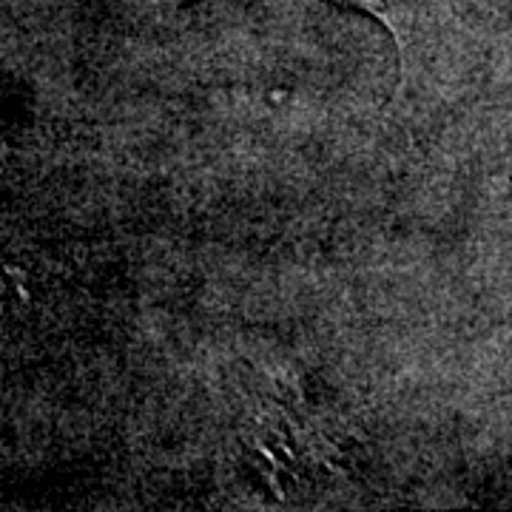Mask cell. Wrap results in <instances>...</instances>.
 Listing matches in <instances>:
<instances>
[{
  "label": "cell",
  "mask_w": 512,
  "mask_h": 512,
  "mask_svg": "<svg viewBox=\"0 0 512 512\" xmlns=\"http://www.w3.org/2000/svg\"><path fill=\"white\" fill-rule=\"evenodd\" d=\"M330 3H339V6H348V9H356V12H367L373 18L382 23L384 29L393 35V43H396V55H399V92L404 89V40L399 26H396V15H393V6L390 0H330Z\"/></svg>",
  "instance_id": "obj_1"
}]
</instances>
